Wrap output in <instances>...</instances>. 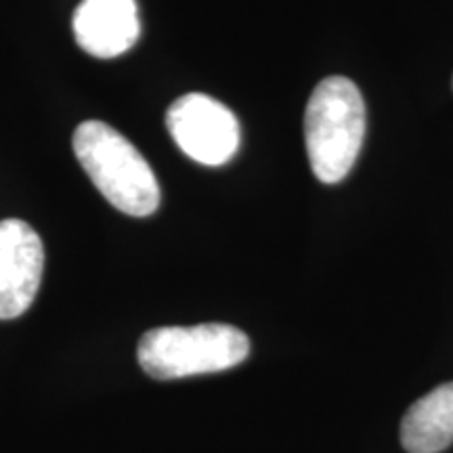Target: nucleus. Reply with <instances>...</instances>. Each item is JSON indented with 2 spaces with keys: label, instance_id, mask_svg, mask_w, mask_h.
<instances>
[{
  "label": "nucleus",
  "instance_id": "7ed1b4c3",
  "mask_svg": "<svg viewBox=\"0 0 453 453\" xmlns=\"http://www.w3.org/2000/svg\"><path fill=\"white\" fill-rule=\"evenodd\" d=\"M250 355V340L240 327L226 324L156 327L139 340L137 359L156 380L225 372Z\"/></svg>",
  "mask_w": 453,
  "mask_h": 453
},
{
  "label": "nucleus",
  "instance_id": "39448f33",
  "mask_svg": "<svg viewBox=\"0 0 453 453\" xmlns=\"http://www.w3.org/2000/svg\"><path fill=\"white\" fill-rule=\"evenodd\" d=\"M44 271L41 235L19 219L0 220V319L32 307Z\"/></svg>",
  "mask_w": 453,
  "mask_h": 453
},
{
  "label": "nucleus",
  "instance_id": "f03ea898",
  "mask_svg": "<svg viewBox=\"0 0 453 453\" xmlns=\"http://www.w3.org/2000/svg\"><path fill=\"white\" fill-rule=\"evenodd\" d=\"M365 137L364 95L350 78L327 76L311 93L304 111V143L313 174L338 183L350 173Z\"/></svg>",
  "mask_w": 453,
  "mask_h": 453
},
{
  "label": "nucleus",
  "instance_id": "0eeeda50",
  "mask_svg": "<svg viewBox=\"0 0 453 453\" xmlns=\"http://www.w3.org/2000/svg\"><path fill=\"white\" fill-rule=\"evenodd\" d=\"M453 443V382L418 399L401 422V445L410 453H441Z\"/></svg>",
  "mask_w": 453,
  "mask_h": 453
},
{
  "label": "nucleus",
  "instance_id": "20e7f679",
  "mask_svg": "<svg viewBox=\"0 0 453 453\" xmlns=\"http://www.w3.org/2000/svg\"><path fill=\"white\" fill-rule=\"evenodd\" d=\"M166 127L180 151L203 166L226 164L240 147L235 113L203 93H189L174 101L166 111Z\"/></svg>",
  "mask_w": 453,
  "mask_h": 453
},
{
  "label": "nucleus",
  "instance_id": "f257e3e1",
  "mask_svg": "<svg viewBox=\"0 0 453 453\" xmlns=\"http://www.w3.org/2000/svg\"><path fill=\"white\" fill-rule=\"evenodd\" d=\"M73 154L99 194L130 217H150L160 206V185L150 162L130 141L99 120L73 133Z\"/></svg>",
  "mask_w": 453,
  "mask_h": 453
},
{
  "label": "nucleus",
  "instance_id": "423d86ee",
  "mask_svg": "<svg viewBox=\"0 0 453 453\" xmlns=\"http://www.w3.org/2000/svg\"><path fill=\"white\" fill-rule=\"evenodd\" d=\"M72 26L84 53L97 59L120 57L139 41L137 0H82Z\"/></svg>",
  "mask_w": 453,
  "mask_h": 453
}]
</instances>
